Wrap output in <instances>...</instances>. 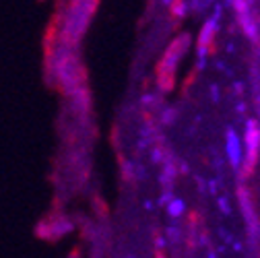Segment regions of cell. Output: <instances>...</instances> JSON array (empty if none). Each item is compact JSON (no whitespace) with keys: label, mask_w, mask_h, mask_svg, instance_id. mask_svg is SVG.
<instances>
[{"label":"cell","mask_w":260,"mask_h":258,"mask_svg":"<svg viewBox=\"0 0 260 258\" xmlns=\"http://www.w3.org/2000/svg\"><path fill=\"white\" fill-rule=\"evenodd\" d=\"M260 153V126L256 120H246L244 128V166L252 170Z\"/></svg>","instance_id":"obj_1"},{"label":"cell","mask_w":260,"mask_h":258,"mask_svg":"<svg viewBox=\"0 0 260 258\" xmlns=\"http://www.w3.org/2000/svg\"><path fill=\"white\" fill-rule=\"evenodd\" d=\"M217 27H219V11H215V15L203 25L201 29V36H199V48H197V54H199V69H205V62H207V54H209V48H211V42L217 34Z\"/></svg>","instance_id":"obj_2"},{"label":"cell","mask_w":260,"mask_h":258,"mask_svg":"<svg viewBox=\"0 0 260 258\" xmlns=\"http://www.w3.org/2000/svg\"><path fill=\"white\" fill-rule=\"evenodd\" d=\"M225 155L232 168H240L244 164V141L238 135L236 128H227L225 131Z\"/></svg>","instance_id":"obj_3"},{"label":"cell","mask_w":260,"mask_h":258,"mask_svg":"<svg viewBox=\"0 0 260 258\" xmlns=\"http://www.w3.org/2000/svg\"><path fill=\"white\" fill-rule=\"evenodd\" d=\"M186 213V203L182 199H172L168 203V215L174 217V219H180L182 215Z\"/></svg>","instance_id":"obj_4"},{"label":"cell","mask_w":260,"mask_h":258,"mask_svg":"<svg viewBox=\"0 0 260 258\" xmlns=\"http://www.w3.org/2000/svg\"><path fill=\"white\" fill-rule=\"evenodd\" d=\"M209 258H215V256H213V254H211V256H209Z\"/></svg>","instance_id":"obj_5"},{"label":"cell","mask_w":260,"mask_h":258,"mask_svg":"<svg viewBox=\"0 0 260 258\" xmlns=\"http://www.w3.org/2000/svg\"><path fill=\"white\" fill-rule=\"evenodd\" d=\"M157 258H164V256H157Z\"/></svg>","instance_id":"obj_6"}]
</instances>
